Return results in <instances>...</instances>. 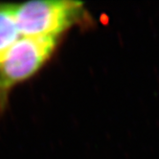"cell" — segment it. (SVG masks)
<instances>
[{"mask_svg":"<svg viewBox=\"0 0 159 159\" xmlns=\"http://www.w3.org/2000/svg\"><path fill=\"white\" fill-rule=\"evenodd\" d=\"M83 3L67 0H39L14 5L21 37L59 39L83 13Z\"/></svg>","mask_w":159,"mask_h":159,"instance_id":"1","label":"cell"},{"mask_svg":"<svg viewBox=\"0 0 159 159\" xmlns=\"http://www.w3.org/2000/svg\"><path fill=\"white\" fill-rule=\"evenodd\" d=\"M58 39L20 37L0 59V112L12 88L37 74L57 47Z\"/></svg>","mask_w":159,"mask_h":159,"instance_id":"2","label":"cell"},{"mask_svg":"<svg viewBox=\"0 0 159 159\" xmlns=\"http://www.w3.org/2000/svg\"><path fill=\"white\" fill-rule=\"evenodd\" d=\"M20 37L14 5H0V59Z\"/></svg>","mask_w":159,"mask_h":159,"instance_id":"3","label":"cell"}]
</instances>
